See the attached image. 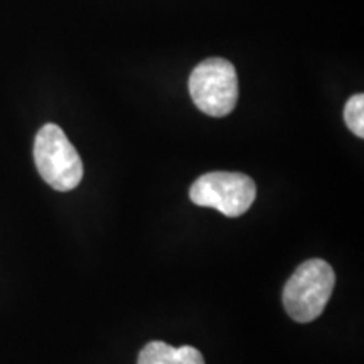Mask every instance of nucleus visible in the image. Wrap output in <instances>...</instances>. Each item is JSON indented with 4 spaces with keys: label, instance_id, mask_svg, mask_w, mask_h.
<instances>
[{
    "label": "nucleus",
    "instance_id": "obj_3",
    "mask_svg": "<svg viewBox=\"0 0 364 364\" xmlns=\"http://www.w3.org/2000/svg\"><path fill=\"white\" fill-rule=\"evenodd\" d=\"M189 93L196 107L209 117H226L238 102V76L228 59L209 58L191 73Z\"/></svg>",
    "mask_w": 364,
    "mask_h": 364
},
{
    "label": "nucleus",
    "instance_id": "obj_1",
    "mask_svg": "<svg viewBox=\"0 0 364 364\" xmlns=\"http://www.w3.org/2000/svg\"><path fill=\"white\" fill-rule=\"evenodd\" d=\"M334 284L336 275L329 263L321 258L304 262L285 284L287 314L302 324L316 321L331 300Z\"/></svg>",
    "mask_w": 364,
    "mask_h": 364
},
{
    "label": "nucleus",
    "instance_id": "obj_6",
    "mask_svg": "<svg viewBox=\"0 0 364 364\" xmlns=\"http://www.w3.org/2000/svg\"><path fill=\"white\" fill-rule=\"evenodd\" d=\"M344 122L348 129L358 135L364 136V97L361 93L353 95L344 107Z\"/></svg>",
    "mask_w": 364,
    "mask_h": 364
},
{
    "label": "nucleus",
    "instance_id": "obj_4",
    "mask_svg": "<svg viewBox=\"0 0 364 364\" xmlns=\"http://www.w3.org/2000/svg\"><path fill=\"white\" fill-rule=\"evenodd\" d=\"M189 196L196 206L215 208L228 218H238L253 204L257 186L240 172H209L194 181Z\"/></svg>",
    "mask_w": 364,
    "mask_h": 364
},
{
    "label": "nucleus",
    "instance_id": "obj_2",
    "mask_svg": "<svg viewBox=\"0 0 364 364\" xmlns=\"http://www.w3.org/2000/svg\"><path fill=\"white\" fill-rule=\"evenodd\" d=\"M39 176L59 193L73 191L83 179V161L61 127L46 124L34 140Z\"/></svg>",
    "mask_w": 364,
    "mask_h": 364
},
{
    "label": "nucleus",
    "instance_id": "obj_5",
    "mask_svg": "<svg viewBox=\"0 0 364 364\" xmlns=\"http://www.w3.org/2000/svg\"><path fill=\"white\" fill-rule=\"evenodd\" d=\"M136 364H204V358L193 346L174 348L162 341H152L140 351Z\"/></svg>",
    "mask_w": 364,
    "mask_h": 364
}]
</instances>
